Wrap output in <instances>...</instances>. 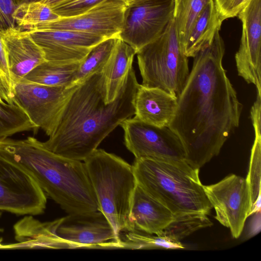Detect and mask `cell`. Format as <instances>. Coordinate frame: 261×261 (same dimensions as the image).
I'll return each instance as SVG.
<instances>
[{"mask_svg": "<svg viewBox=\"0 0 261 261\" xmlns=\"http://www.w3.org/2000/svg\"><path fill=\"white\" fill-rule=\"evenodd\" d=\"M17 27L30 30L37 25L60 17L39 0L20 4L13 14Z\"/></svg>", "mask_w": 261, "mask_h": 261, "instance_id": "83f0119b", "label": "cell"}, {"mask_svg": "<svg viewBox=\"0 0 261 261\" xmlns=\"http://www.w3.org/2000/svg\"><path fill=\"white\" fill-rule=\"evenodd\" d=\"M225 49L219 32L193 57L169 126L182 144L185 161L196 169L218 155L240 123L243 105L222 64Z\"/></svg>", "mask_w": 261, "mask_h": 261, "instance_id": "6da1fadb", "label": "cell"}, {"mask_svg": "<svg viewBox=\"0 0 261 261\" xmlns=\"http://www.w3.org/2000/svg\"><path fill=\"white\" fill-rule=\"evenodd\" d=\"M251 0H213L218 16L223 21L238 16Z\"/></svg>", "mask_w": 261, "mask_h": 261, "instance_id": "4dcf8cb0", "label": "cell"}, {"mask_svg": "<svg viewBox=\"0 0 261 261\" xmlns=\"http://www.w3.org/2000/svg\"><path fill=\"white\" fill-rule=\"evenodd\" d=\"M211 1L174 0L173 19L182 50L196 19Z\"/></svg>", "mask_w": 261, "mask_h": 261, "instance_id": "cb8c5ba5", "label": "cell"}, {"mask_svg": "<svg viewBox=\"0 0 261 261\" xmlns=\"http://www.w3.org/2000/svg\"><path fill=\"white\" fill-rule=\"evenodd\" d=\"M250 117L255 137L251 151L249 168L246 178L250 195V216L260 211V112L253 111L250 113Z\"/></svg>", "mask_w": 261, "mask_h": 261, "instance_id": "603a6c76", "label": "cell"}, {"mask_svg": "<svg viewBox=\"0 0 261 261\" xmlns=\"http://www.w3.org/2000/svg\"><path fill=\"white\" fill-rule=\"evenodd\" d=\"M128 3L110 0L98 4L77 15L60 17L41 23L34 29H57L85 32L106 39L119 37L122 30Z\"/></svg>", "mask_w": 261, "mask_h": 261, "instance_id": "7c38bea8", "label": "cell"}, {"mask_svg": "<svg viewBox=\"0 0 261 261\" xmlns=\"http://www.w3.org/2000/svg\"><path fill=\"white\" fill-rule=\"evenodd\" d=\"M136 54L130 45L116 38L111 54L102 71L107 103L114 100L122 88Z\"/></svg>", "mask_w": 261, "mask_h": 261, "instance_id": "ffe728a7", "label": "cell"}, {"mask_svg": "<svg viewBox=\"0 0 261 261\" xmlns=\"http://www.w3.org/2000/svg\"><path fill=\"white\" fill-rule=\"evenodd\" d=\"M203 188L215 211V219L230 229L233 238H239L250 216V195L246 179L231 174Z\"/></svg>", "mask_w": 261, "mask_h": 261, "instance_id": "30bf717a", "label": "cell"}, {"mask_svg": "<svg viewBox=\"0 0 261 261\" xmlns=\"http://www.w3.org/2000/svg\"><path fill=\"white\" fill-rule=\"evenodd\" d=\"M14 85L0 68V104L16 103Z\"/></svg>", "mask_w": 261, "mask_h": 261, "instance_id": "d6a6232c", "label": "cell"}, {"mask_svg": "<svg viewBox=\"0 0 261 261\" xmlns=\"http://www.w3.org/2000/svg\"><path fill=\"white\" fill-rule=\"evenodd\" d=\"M130 217L134 230L159 236L172 220L173 214L137 184Z\"/></svg>", "mask_w": 261, "mask_h": 261, "instance_id": "d6986e66", "label": "cell"}, {"mask_svg": "<svg viewBox=\"0 0 261 261\" xmlns=\"http://www.w3.org/2000/svg\"><path fill=\"white\" fill-rule=\"evenodd\" d=\"M212 225L213 223L207 215L203 213H189L174 215L172 220L159 236L175 242H181V240L194 232Z\"/></svg>", "mask_w": 261, "mask_h": 261, "instance_id": "484cf974", "label": "cell"}, {"mask_svg": "<svg viewBox=\"0 0 261 261\" xmlns=\"http://www.w3.org/2000/svg\"><path fill=\"white\" fill-rule=\"evenodd\" d=\"M84 162L99 211L118 236L134 230L130 215L137 182L133 166L101 149H96Z\"/></svg>", "mask_w": 261, "mask_h": 261, "instance_id": "5b68a950", "label": "cell"}, {"mask_svg": "<svg viewBox=\"0 0 261 261\" xmlns=\"http://www.w3.org/2000/svg\"><path fill=\"white\" fill-rule=\"evenodd\" d=\"M28 31L43 50L46 60L53 62H81L94 46L107 39L93 34L69 30Z\"/></svg>", "mask_w": 261, "mask_h": 261, "instance_id": "9a60e30c", "label": "cell"}, {"mask_svg": "<svg viewBox=\"0 0 261 261\" xmlns=\"http://www.w3.org/2000/svg\"><path fill=\"white\" fill-rule=\"evenodd\" d=\"M57 234L74 248H123L120 236L99 211L63 217Z\"/></svg>", "mask_w": 261, "mask_h": 261, "instance_id": "4fadbf2b", "label": "cell"}, {"mask_svg": "<svg viewBox=\"0 0 261 261\" xmlns=\"http://www.w3.org/2000/svg\"><path fill=\"white\" fill-rule=\"evenodd\" d=\"M50 8H53L68 0H39Z\"/></svg>", "mask_w": 261, "mask_h": 261, "instance_id": "836d02e7", "label": "cell"}, {"mask_svg": "<svg viewBox=\"0 0 261 261\" xmlns=\"http://www.w3.org/2000/svg\"><path fill=\"white\" fill-rule=\"evenodd\" d=\"M242 22L240 44L235 55L239 76L261 94V0H251L237 16Z\"/></svg>", "mask_w": 261, "mask_h": 261, "instance_id": "5bb4252c", "label": "cell"}, {"mask_svg": "<svg viewBox=\"0 0 261 261\" xmlns=\"http://www.w3.org/2000/svg\"><path fill=\"white\" fill-rule=\"evenodd\" d=\"M119 125L124 132L125 145L135 159L185 161L182 144L169 127L150 125L135 117Z\"/></svg>", "mask_w": 261, "mask_h": 261, "instance_id": "ba28073f", "label": "cell"}, {"mask_svg": "<svg viewBox=\"0 0 261 261\" xmlns=\"http://www.w3.org/2000/svg\"><path fill=\"white\" fill-rule=\"evenodd\" d=\"M222 23L212 0L196 19L183 47L184 54L188 58H193L201 49L210 44L220 32Z\"/></svg>", "mask_w": 261, "mask_h": 261, "instance_id": "44dd1931", "label": "cell"}, {"mask_svg": "<svg viewBox=\"0 0 261 261\" xmlns=\"http://www.w3.org/2000/svg\"><path fill=\"white\" fill-rule=\"evenodd\" d=\"M133 167L137 182L174 215H209L212 205L199 176V169L186 161L135 159Z\"/></svg>", "mask_w": 261, "mask_h": 261, "instance_id": "277c9868", "label": "cell"}, {"mask_svg": "<svg viewBox=\"0 0 261 261\" xmlns=\"http://www.w3.org/2000/svg\"><path fill=\"white\" fill-rule=\"evenodd\" d=\"M32 215H25L14 226L17 243L11 248L74 249L69 242L60 238L57 229L62 218L51 222H41Z\"/></svg>", "mask_w": 261, "mask_h": 261, "instance_id": "ac0fdd59", "label": "cell"}, {"mask_svg": "<svg viewBox=\"0 0 261 261\" xmlns=\"http://www.w3.org/2000/svg\"><path fill=\"white\" fill-rule=\"evenodd\" d=\"M107 1L110 0H68L51 9L60 17H70L82 14ZM120 1L128 3L127 0Z\"/></svg>", "mask_w": 261, "mask_h": 261, "instance_id": "f546056e", "label": "cell"}, {"mask_svg": "<svg viewBox=\"0 0 261 261\" xmlns=\"http://www.w3.org/2000/svg\"><path fill=\"white\" fill-rule=\"evenodd\" d=\"M139 85L132 66L116 98L107 103L102 73L91 75L71 94L54 133L43 145L59 155L84 162L117 126L135 115Z\"/></svg>", "mask_w": 261, "mask_h": 261, "instance_id": "7a4b0ae2", "label": "cell"}, {"mask_svg": "<svg viewBox=\"0 0 261 261\" xmlns=\"http://www.w3.org/2000/svg\"><path fill=\"white\" fill-rule=\"evenodd\" d=\"M2 43L1 42V40H0V49L2 48Z\"/></svg>", "mask_w": 261, "mask_h": 261, "instance_id": "d590c367", "label": "cell"}, {"mask_svg": "<svg viewBox=\"0 0 261 261\" xmlns=\"http://www.w3.org/2000/svg\"><path fill=\"white\" fill-rule=\"evenodd\" d=\"M45 193L25 169L0 152V217L41 215L46 207Z\"/></svg>", "mask_w": 261, "mask_h": 261, "instance_id": "52a82bcc", "label": "cell"}, {"mask_svg": "<svg viewBox=\"0 0 261 261\" xmlns=\"http://www.w3.org/2000/svg\"><path fill=\"white\" fill-rule=\"evenodd\" d=\"M149 0H127L128 6L142 3Z\"/></svg>", "mask_w": 261, "mask_h": 261, "instance_id": "e575fe53", "label": "cell"}, {"mask_svg": "<svg viewBox=\"0 0 261 261\" xmlns=\"http://www.w3.org/2000/svg\"><path fill=\"white\" fill-rule=\"evenodd\" d=\"M77 85L54 87L22 80L14 85V97L32 122L49 137L56 128L68 98Z\"/></svg>", "mask_w": 261, "mask_h": 261, "instance_id": "9c48e42d", "label": "cell"}, {"mask_svg": "<svg viewBox=\"0 0 261 261\" xmlns=\"http://www.w3.org/2000/svg\"><path fill=\"white\" fill-rule=\"evenodd\" d=\"M142 85L178 97L188 78V58L179 44L173 17L156 40L137 53Z\"/></svg>", "mask_w": 261, "mask_h": 261, "instance_id": "8992f818", "label": "cell"}, {"mask_svg": "<svg viewBox=\"0 0 261 261\" xmlns=\"http://www.w3.org/2000/svg\"><path fill=\"white\" fill-rule=\"evenodd\" d=\"M20 0H0V31L16 26L13 14Z\"/></svg>", "mask_w": 261, "mask_h": 261, "instance_id": "1f68e13d", "label": "cell"}, {"mask_svg": "<svg viewBox=\"0 0 261 261\" xmlns=\"http://www.w3.org/2000/svg\"><path fill=\"white\" fill-rule=\"evenodd\" d=\"M174 0H149L128 6L119 38L137 53L156 40L173 17Z\"/></svg>", "mask_w": 261, "mask_h": 261, "instance_id": "8fae6325", "label": "cell"}, {"mask_svg": "<svg viewBox=\"0 0 261 261\" xmlns=\"http://www.w3.org/2000/svg\"><path fill=\"white\" fill-rule=\"evenodd\" d=\"M177 97L157 88L139 85L136 94L135 117L150 125L169 127L176 109Z\"/></svg>", "mask_w": 261, "mask_h": 261, "instance_id": "e0dca14e", "label": "cell"}, {"mask_svg": "<svg viewBox=\"0 0 261 261\" xmlns=\"http://www.w3.org/2000/svg\"><path fill=\"white\" fill-rule=\"evenodd\" d=\"M0 152L29 172L68 214L99 211L85 163L48 150L33 137L0 141Z\"/></svg>", "mask_w": 261, "mask_h": 261, "instance_id": "3957f363", "label": "cell"}, {"mask_svg": "<svg viewBox=\"0 0 261 261\" xmlns=\"http://www.w3.org/2000/svg\"><path fill=\"white\" fill-rule=\"evenodd\" d=\"M38 129L18 102L0 104V141L18 133Z\"/></svg>", "mask_w": 261, "mask_h": 261, "instance_id": "d4e9b609", "label": "cell"}, {"mask_svg": "<svg viewBox=\"0 0 261 261\" xmlns=\"http://www.w3.org/2000/svg\"><path fill=\"white\" fill-rule=\"evenodd\" d=\"M0 40L11 79L15 85L47 61L41 47L28 30L17 26L0 31Z\"/></svg>", "mask_w": 261, "mask_h": 261, "instance_id": "2e32d148", "label": "cell"}, {"mask_svg": "<svg viewBox=\"0 0 261 261\" xmlns=\"http://www.w3.org/2000/svg\"><path fill=\"white\" fill-rule=\"evenodd\" d=\"M81 62L60 63L46 61L39 65L23 79L41 85L70 87Z\"/></svg>", "mask_w": 261, "mask_h": 261, "instance_id": "7402d4cb", "label": "cell"}, {"mask_svg": "<svg viewBox=\"0 0 261 261\" xmlns=\"http://www.w3.org/2000/svg\"><path fill=\"white\" fill-rule=\"evenodd\" d=\"M123 248L131 249H181V242L169 240L161 236L149 234L138 230L125 231L120 234Z\"/></svg>", "mask_w": 261, "mask_h": 261, "instance_id": "f1b7e54d", "label": "cell"}, {"mask_svg": "<svg viewBox=\"0 0 261 261\" xmlns=\"http://www.w3.org/2000/svg\"><path fill=\"white\" fill-rule=\"evenodd\" d=\"M116 39H107L91 50L80 64L73 85H80L91 75L102 72L114 47Z\"/></svg>", "mask_w": 261, "mask_h": 261, "instance_id": "4316f807", "label": "cell"}]
</instances>
